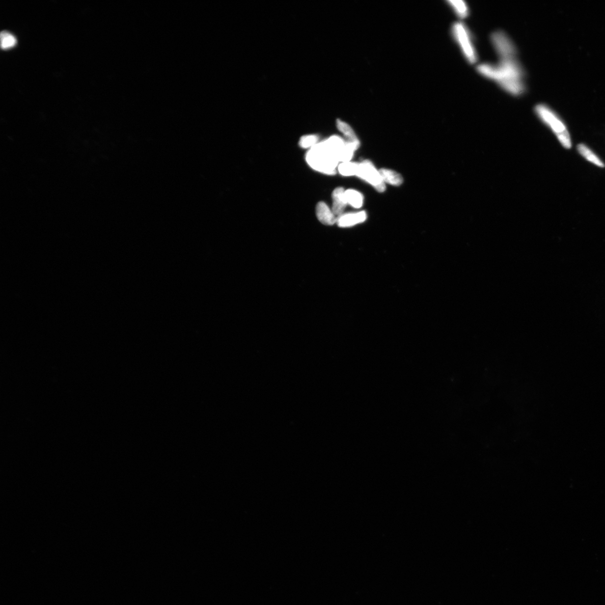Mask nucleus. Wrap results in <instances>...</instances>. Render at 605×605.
<instances>
[{"mask_svg": "<svg viewBox=\"0 0 605 605\" xmlns=\"http://www.w3.org/2000/svg\"><path fill=\"white\" fill-rule=\"evenodd\" d=\"M496 63H483L476 67L481 76L495 82L501 89L513 96L518 97L526 90L525 72L517 54L499 55Z\"/></svg>", "mask_w": 605, "mask_h": 605, "instance_id": "f257e3e1", "label": "nucleus"}, {"mask_svg": "<svg viewBox=\"0 0 605 605\" xmlns=\"http://www.w3.org/2000/svg\"><path fill=\"white\" fill-rule=\"evenodd\" d=\"M306 161L313 169L322 173L333 175L340 162L338 159L326 148L323 141L318 143L306 154Z\"/></svg>", "mask_w": 605, "mask_h": 605, "instance_id": "f03ea898", "label": "nucleus"}, {"mask_svg": "<svg viewBox=\"0 0 605 605\" xmlns=\"http://www.w3.org/2000/svg\"><path fill=\"white\" fill-rule=\"evenodd\" d=\"M535 112L541 121L550 127L564 148L571 149L572 141L570 135L567 127L558 115L548 106L544 104L536 106Z\"/></svg>", "mask_w": 605, "mask_h": 605, "instance_id": "7ed1b4c3", "label": "nucleus"}, {"mask_svg": "<svg viewBox=\"0 0 605 605\" xmlns=\"http://www.w3.org/2000/svg\"><path fill=\"white\" fill-rule=\"evenodd\" d=\"M451 33L465 58L470 64H475L478 59V55L472 35L468 27L463 22H456L452 25Z\"/></svg>", "mask_w": 605, "mask_h": 605, "instance_id": "20e7f679", "label": "nucleus"}, {"mask_svg": "<svg viewBox=\"0 0 605 605\" xmlns=\"http://www.w3.org/2000/svg\"><path fill=\"white\" fill-rule=\"evenodd\" d=\"M357 176L374 187L378 192H383L385 190V183L371 162L366 160L359 163Z\"/></svg>", "mask_w": 605, "mask_h": 605, "instance_id": "39448f33", "label": "nucleus"}, {"mask_svg": "<svg viewBox=\"0 0 605 605\" xmlns=\"http://www.w3.org/2000/svg\"><path fill=\"white\" fill-rule=\"evenodd\" d=\"M366 219L365 212L342 214L337 218V224L341 228H348L363 222Z\"/></svg>", "mask_w": 605, "mask_h": 605, "instance_id": "423d86ee", "label": "nucleus"}, {"mask_svg": "<svg viewBox=\"0 0 605 605\" xmlns=\"http://www.w3.org/2000/svg\"><path fill=\"white\" fill-rule=\"evenodd\" d=\"M316 216L321 223L326 225H332L337 223V217L324 202L318 203L316 206Z\"/></svg>", "mask_w": 605, "mask_h": 605, "instance_id": "0eeeda50", "label": "nucleus"}, {"mask_svg": "<svg viewBox=\"0 0 605 605\" xmlns=\"http://www.w3.org/2000/svg\"><path fill=\"white\" fill-rule=\"evenodd\" d=\"M332 211L335 216L338 218L343 214L346 206L348 204L344 189L338 188L334 190L332 193Z\"/></svg>", "mask_w": 605, "mask_h": 605, "instance_id": "6e6552de", "label": "nucleus"}, {"mask_svg": "<svg viewBox=\"0 0 605 605\" xmlns=\"http://www.w3.org/2000/svg\"><path fill=\"white\" fill-rule=\"evenodd\" d=\"M326 148L338 159L340 162L341 154L345 146L344 139L339 136L331 137L323 141Z\"/></svg>", "mask_w": 605, "mask_h": 605, "instance_id": "1a4fd4ad", "label": "nucleus"}, {"mask_svg": "<svg viewBox=\"0 0 605 605\" xmlns=\"http://www.w3.org/2000/svg\"><path fill=\"white\" fill-rule=\"evenodd\" d=\"M336 123L337 129L344 135L345 141L359 148L360 142L352 127L340 119H337Z\"/></svg>", "mask_w": 605, "mask_h": 605, "instance_id": "9d476101", "label": "nucleus"}, {"mask_svg": "<svg viewBox=\"0 0 605 605\" xmlns=\"http://www.w3.org/2000/svg\"><path fill=\"white\" fill-rule=\"evenodd\" d=\"M379 172L385 183L396 186H399L403 184V177L395 171L383 168L380 169Z\"/></svg>", "mask_w": 605, "mask_h": 605, "instance_id": "9b49d317", "label": "nucleus"}, {"mask_svg": "<svg viewBox=\"0 0 605 605\" xmlns=\"http://www.w3.org/2000/svg\"><path fill=\"white\" fill-rule=\"evenodd\" d=\"M579 153L585 159L595 165L604 168L605 164L602 160L586 145L580 144L577 146Z\"/></svg>", "mask_w": 605, "mask_h": 605, "instance_id": "f8f14e48", "label": "nucleus"}, {"mask_svg": "<svg viewBox=\"0 0 605 605\" xmlns=\"http://www.w3.org/2000/svg\"><path fill=\"white\" fill-rule=\"evenodd\" d=\"M447 3L451 7L458 17L464 19L468 17L469 14V7L467 3L465 1H463V0H449V1H447Z\"/></svg>", "mask_w": 605, "mask_h": 605, "instance_id": "ddd939ff", "label": "nucleus"}, {"mask_svg": "<svg viewBox=\"0 0 605 605\" xmlns=\"http://www.w3.org/2000/svg\"><path fill=\"white\" fill-rule=\"evenodd\" d=\"M345 197L348 204L354 208H360L363 204V196L358 191L354 190L345 191Z\"/></svg>", "mask_w": 605, "mask_h": 605, "instance_id": "4468645a", "label": "nucleus"}, {"mask_svg": "<svg viewBox=\"0 0 605 605\" xmlns=\"http://www.w3.org/2000/svg\"><path fill=\"white\" fill-rule=\"evenodd\" d=\"M359 165V163L350 162L341 163L338 166V170L342 176H357Z\"/></svg>", "mask_w": 605, "mask_h": 605, "instance_id": "2eb2a0df", "label": "nucleus"}, {"mask_svg": "<svg viewBox=\"0 0 605 605\" xmlns=\"http://www.w3.org/2000/svg\"><path fill=\"white\" fill-rule=\"evenodd\" d=\"M17 43V39L13 35L6 31H2L1 33V46L2 49H10L14 47Z\"/></svg>", "mask_w": 605, "mask_h": 605, "instance_id": "dca6fc26", "label": "nucleus"}, {"mask_svg": "<svg viewBox=\"0 0 605 605\" xmlns=\"http://www.w3.org/2000/svg\"><path fill=\"white\" fill-rule=\"evenodd\" d=\"M318 138L315 135H305L300 139V145L302 148H312L318 144Z\"/></svg>", "mask_w": 605, "mask_h": 605, "instance_id": "f3484780", "label": "nucleus"}]
</instances>
